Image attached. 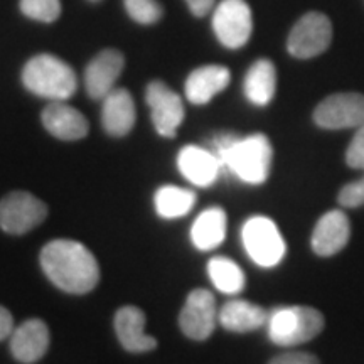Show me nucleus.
I'll return each mask as SVG.
<instances>
[{"label":"nucleus","instance_id":"32","mask_svg":"<svg viewBox=\"0 0 364 364\" xmlns=\"http://www.w3.org/2000/svg\"><path fill=\"white\" fill-rule=\"evenodd\" d=\"M91 2H98V0H91Z\"/></svg>","mask_w":364,"mask_h":364},{"label":"nucleus","instance_id":"24","mask_svg":"<svg viewBox=\"0 0 364 364\" xmlns=\"http://www.w3.org/2000/svg\"><path fill=\"white\" fill-rule=\"evenodd\" d=\"M209 279L220 292L235 295L245 289V273L231 258L216 257L208 263Z\"/></svg>","mask_w":364,"mask_h":364},{"label":"nucleus","instance_id":"28","mask_svg":"<svg viewBox=\"0 0 364 364\" xmlns=\"http://www.w3.org/2000/svg\"><path fill=\"white\" fill-rule=\"evenodd\" d=\"M346 162L353 169H364V125H361L353 136L346 152Z\"/></svg>","mask_w":364,"mask_h":364},{"label":"nucleus","instance_id":"1","mask_svg":"<svg viewBox=\"0 0 364 364\" xmlns=\"http://www.w3.org/2000/svg\"><path fill=\"white\" fill-rule=\"evenodd\" d=\"M209 150L220 161L221 172L238 177L247 184H263L270 176L273 149L267 135L240 136L221 132L209 140Z\"/></svg>","mask_w":364,"mask_h":364},{"label":"nucleus","instance_id":"25","mask_svg":"<svg viewBox=\"0 0 364 364\" xmlns=\"http://www.w3.org/2000/svg\"><path fill=\"white\" fill-rule=\"evenodd\" d=\"M21 11L29 19L44 22H54L61 16V0H21Z\"/></svg>","mask_w":364,"mask_h":364},{"label":"nucleus","instance_id":"23","mask_svg":"<svg viewBox=\"0 0 364 364\" xmlns=\"http://www.w3.org/2000/svg\"><path fill=\"white\" fill-rule=\"evenodd\" d=\"M196 204V194L191 189L177 186H162L156 193V211L164 220L186 216Z\"/></svg>","mask_w":364,"mask_h":364},{"label":"nucleus","instance_id":"26","mask_svg":"<svg viewBox=\"0 0 364 364\" xmlns=\"http://www.w3.org/2000/svg\"><path fill=\"white\" fill-rule=\"evenodd\" d=\"M125 11L136 24L152 26L162 17L159 0H124Z\"/></svg>","mask_w":364,"mask_h":364},{"label":"nucleus","instance_id":"15","mask_svg":"<svg viewBox=\"0 0 364 364\" xmlns=\"http://www.w3.org/2000/svg\"><path fill=\"white\" fill-rule=\"evenodd\" d=\"M177 167L181 174L199 188H209L221 174V166L209 149L188 145L177 156Z\"/></svg>","mask_w":364,"mask_h":364},{"label":"nucleus","instance_id":"9","mask_svg":"<svg viewBox=\"0 0 364 364\" xmlns=\"http://www.w3.org/2000/svg\"><path fill=\"white\" fill-rule=\"evenodd\" d=\"M314 122L326 130L359 129L364 125V95L336 93L322 100L314 112Z\"/></svg>","mask_w":364,"mask_h":364},{"label":"nucleus","instance_id":"22","mask_svg":"<svg viewBox=\"0 0 364 364\" xmlns=\"http://www.w3.org/2000/svg\"><path fill=\"white\" fill-rule=\"evenodd\" d=\"M226 238V213L220 206H213L196 218L191 228V240L194 247L203 252L215 250Z\"/></svg>","mask_w":364,"mask_h":364},{"label":"nucleus","instance_id":"31","mask_svg":"<svg viewBox=\"0 0 364 364\" xmlns=\"http://www.w3.org/2000/svg\"><path fill=\"white\" fill-rule=\"evenodd\" d=\"M14 332V318L12 314L6 307L0 306V341L7 339Z\"/></svg>","mask_w":364,"mask_h":364},{"label":"nucleus","instance_id":"27","mask_svg":"<svg viewBox=\"0 0 364 364\" xmlns=\"http://www.w3.org/2000/svg\"><path fill=\"white\" fill-rule=\"evenodd\" d=\"M338 201L344 208L364 206V176L361 179L346 184L338 196Z\"/></svg>","mask_w":364,"mask_h":364},{"label":"nucleus","instance_id":"18","mask_svg":"<svg viewBox=\"0 0 364 364\" xmlns=\"http://www.w3.org/2000/svg\"><path fill=\"white\" fill-rule=\"evenodd\" d=\"M231 73L226 66L208 65L194 70L186 80V98L193 105H206L228 88Z\"/></svg>","mask_w":364,"mask_h":364},{"label":"nucleus","instance_id":"2","mask_svg":"<svg viewBox=\"0 0 364 364\" xmlns=\"http://www.w3.org/2000/svg\"><path fill=\"white\" fill-rule=\"evenodd\" d=\"M41 267L58 289L68 294H88L100 280L97 258L85 245L54 240L41 252Z\"/></svg>","mask_w":364,"mask_h":364},{"label":"nucleus","instance_id":"10","mask_svg":"<svg viewBox=\"0 0 364 364\" xmlns=\"http://www.w3.org/2000/svg\"><path fill=\"white\" fill-rule=\"evenodd\" d=\"M145 100L150 108L152 124L157 134L167 139L176 136L177 129L184 122V103L174 90L162 81H152L145 90Z\"/></svg>","mask_w":364,"mask_h":364},{"label":"nucleus","instance_id":"11","mask_svg":"<svg viewBox=\"0 0 364 364\" xmlns=\"http://www.w3.org/2000/svg\"><path fill=\"white\" fill-rule=\"evenodd\" d=\"M216 300L209 290L196 289L189 294L179 316L181 331L193 341H206L216 329Z\"/></svg>","mask_w":364,"mask_h":364},{"label":"nucleus","instance_id":"4","mask_svg":"<svg viewBox=\"0 0 364 364\" xmlns=\"http://www.w3.org/2000/svg\"><path fill=\"white\" fill-rule=\"evenodd\" d=\"M267 327L272 343L290 348L317 338L324 329V316L314 307H279L268 312Z\"/></svg>","mask_w":364,"mask_h":364},{"label":"nucleus","instance_id":"17","mask_svg":"<svg viewBox=\"0 0 364 364\" xmlns=\"http://www.w3.org/2000/svg\"><path fill=\"white\" fill-rule=\"evenodd\" d=\"M115 332L129 353H149L157 348V341L145 332V314L139 307L127 306L115 314Z\"/></svg>","mask_w":364,"mask_h":364},{"label":"nucleus","instance_id":"14","mask_svg":"<svg viewBox=\"0 0 364 364\" xmlns=\"http://www.w3.org/2000/svg\"><path fill=\"white\" fill-rule=\"evenodd\" d=\"M351 238V225L343 211H329L317 221L312 233V250L318 257L339 253Z\"/></svg>","mask_w":364,"mask_h":364},{"label":"nucleus","instance_id":"16","mask_svg":"<svg viewBox=\"0 0 364 364\" xmlns=\"http://www.w3.org/2000/svg\"><path fill=\"white\" fill-rule=\"evenodd\" d=\"M43 125L59 140H81L88 134V122L83 113L65 102H53L44 108Z\"/></svg>","mask_w":364,"mask_h":364},{"label":"nucleus","instance_id":"6","mask_svg":"<svg viewBox=\"0 0 364 364\" xmlns=\"http://www.w3.org/2000/svg\"><path fill=\"white\" fill-rule=\"evenodd\" d=\"M213 31L225 48H243L253 33L252 9L245 0H221L213 14Z\"/></svg>","mask_w":364,"mask_h":364},{"label":"nucleus","instance_id":"20","mask_svg":"<svg viewBox=\"0 0 364 364\" xmlns=\"http://www.w3.org/2000/svg\"><path fill=\"white\" fill-rule=\"evenodd\" d=\"M218 321L231 332H252L267 326L268 312L257 304L243 299H235L226 302L218 314Z\"/></svg>","mask_w":364,"mask_h":364},{"label":"nucleus","instance_id":"30","mask_svg":"<svg viewBox=\"0 0 364 364\" xmlns=\"http://www.w3.org/2000/svg\"><path fill=\"white\" fill-rule=\"evenodd\" d=\"M215 2L216 0H186L189 11L196 17H204L206 14L211 12L215 9Z\"/></svg>","mask_w":364,"mask_h":364},{"label":"nucleus","instance_id":"21","mask_svg":"<svg viewBox=\"0 0 364 364\" xmlns=\"http://www.w3.org/2000/svg\"><path fill=\"white\" fill-rule=\"evenodd\" d=\"M245 97L257 107H267L275 97L277 70L270 59L255 61L245 76Z\"/></svg>","mask_w":364,"mask_h":364},{"label":"nucleus","instance_id":"29","mask_svg":"<svg viewBox=\"0 0 364 364\" xmlns=\"http://www.w3.org/2000/svg\"><path fill=\"white\" fill-rule=\"evenodd\" d=\"M268 364H321L311 353H284L272 359Z\"/></svg>","mask_w":364,"mask_h":364},{"label":"nucleus","instance_id":"7","mask_svg":"<svg viewBox=\"0 0 364 364\" xmlns=\"http://www.w3.org/2000/svg\"><path fill=\"white\" fill-rule=\"evenodd\" d=\"M48 216V206L27 191H14L0 201V228L11 235H26Z\"/></svg>","mask_w":364,"mask_h":364},{"label":"nucleus","instance_id":"13","mask_svg":"<svg viewBox=\"0 0 364 364\" xmlns=\"http://www.w3.org/2000/svg\"><path fill=\"white\" fill-rule=\"evenodd\" d=\"M49 329L41 318H29L11 334V353L19 363L33 364L44 356L49 348Z\"/></svg>","mask_w":364,"mask_h":364},{"label":"nucleus","instance_id":"19","mask_svg":"<svg viewBox=\"0 0 364 364\" xmlns=\"http://www.w3.org/2000/svg\"><path fill=\"white\" fill-rule=\"evenodd\" d=\"M135 103L125 88H115L103 98L102 124L108 135L125 136L135 125Z\"/></svg>","mask_w":364,"mask_h":364},{"label":"nucleus","instance_id":"3","mask_svg":"<svg viewBox=\"0 0 364 364\" xmlns=\"http://www.w3.org/2000/svg\"><path fill=\"white\" fill-rule=\"evenodd\" d=\"M22 83L31 93L51 102H65L76 91L78 81L73 68L53 54H38L22 70Z\"/></svg>","mask_w":364,"mask_h":364},{"label":"nucleus","instance_id":"12","mask_svg":"<svg viewBox=\"0 0 364 364\" xmlns=\"http://www.w3.org/2000/svg\"><path fill=\"white\" fill-rule=\"evenodd\" d=\"M124 56L115 49H105L97 54L85 71L86 93L95 100H103L107 95H110L124 71Z\"/></svg>","mask_w":364,"mask_h":364},{"label":"nucleus","instance_id":"8","mask_svg":"<svg viewBox=\"0 0 364 364\" xmlns=\"http://www.w3.org/2000/svg\"><path fill=\"white\" fill-rule=\"evenodd\" d=\"M332 41L329 17L321 12H307L292 27L287 41V49L294 58L311 59L322 54Z\"/></svg>","mask_w":364,"mask_h":364},{"label":"nucleus","instance_id":"5","mask_svg":"<svg viewBox=\"0 0 364 364\" xmlns=\"http://www.w3.org/2000/svg\"><path fill=\"white\" fill-rule=\"evenodd\" d=\"M245 250L257 265L272 268L284 260L285 241L270 218L253 216L241 230Z\"/></svg>","mask_w":364,"mask_h":364}]
</instances>
